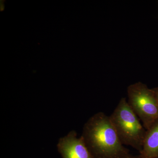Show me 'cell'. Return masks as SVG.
I'll list each match as a JSON object with an SVG mask.
<instances>
[{
	"label": "cell",
	"instance_id": "obj_1",
	"mask_svg": "<svg viewBox=\"0 0 158 158\" xmlns=\"http://www.w3.org/2000/svg\"><path fill=\"white\" fill-rule=\"evenodd\" d=\"M94 158H124L130 155L123 146L110 116L102 112L94 114L85 123L82 135Z\"/></svg>",
	"mask_w": 158,
	"mask_h": 158
},
{
	"label": "cell",
	"instance_id": "obj_2",
	"mask_svg": "<svg viewBox=\"0 0 158 158\" xmlns=\"http://www.w3.org/2000/svg\"><path fill=\"white\" fill-rule=\"evenodd\" d=\"M110 118L122 143L141 152L146 130L141 124L126 98L120 100Z\"/></svg>",
	"mask_w": 158,
	"mask_h": 158
},
{
	"label": "cell",
	"instance_id": "obj_3",
	"mask_svg": "<svg viewBox=\"0 0 158 158\" xmlns=\"http://www.w3.org/2000/svg\"><path fill=\"white\" fill-rule=\"evenodd\" d=\"M129 105L146 130L158 120V101L152 89L141 82L129 86Z\"/></svg>",
	"mask_w": 158,
	"mask_h": 158
},
{
	"label": "cell",
	"instance_id": "obj_4",
	"mask_svg": "<svg viewBox=\"0 0 158 158\" xmlns=\"http://www.w3.org/2000/svg\"><path fill=\"white\" fill-rule=\"evenodd\" d=\"M57 148L62 158H94L83 138H78L74 131L59 139Z\"/></svg>",
	"mask_w": 158,
	"mask_h": 158
},
{
	"label": "cell",
	"instance_id": "obj_5",
	"mask_svg": "<svg viewBox=\"0 0 158 158\" xmlns=\"http://www.w3.org/2000/svg\"><path fill=\"white\" fill-rule=\"evenodd\" d=\"M140 155L143 158H158V120L146 130Z\"/></svg>",
	"mask_w": 158,
	"mask_h": 158
},
{
	"label": "cell",
	"instance_id": "obj_6",
	"mask_svg": "<svg viewBox=\"0 0 158 158\" xmlns=\"http://www.w3.org/2000/svg\"><path fill=\"white\" fill-rule=\"evenodd\" d=\"M152 90H153L155 94L156 98L157 99L158 101V87L154 88Z\"/></svg>",
	"mask_w": 158,
	"mask_h": 158
},
{
	"label": "cell",
	"instance_id": "obj_7",
	"mask_svg": "<svg viewBox=\"0 0 158 158\" xmlns=\"http://www.w3.org/2000/svg\"><path fill=\"white\" fill-rule=\"evenodd\" d=\"M124 158H143L141 156V155H139L137 156H131V155H130L129 156H128Z\"/></svg>",
	"mask_w": 158,
	"mask_h": 158
}]
</instances>
